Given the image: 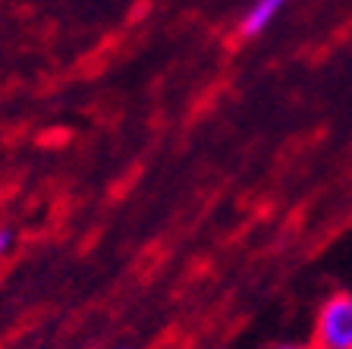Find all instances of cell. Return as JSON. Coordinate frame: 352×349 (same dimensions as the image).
<instances>
[{"label": "cell", "instance_id": "3957f363", "mask_svg": "<svg viewBox=\"0 0 352 349\" xmlns=\"http://www.w3.org/2000/svg\"><path fill=\"white\" fill-rule=\"evenodd\" d=\"M10 242H13V233H10L7 226H0V255L10 248Z\"/></svg>", "mask_w": 352, "mask_h": 349}, {"label": "cell", "instance_id": "277c9868", "mask_svg": "<svg viewBox=\"0 0 352 349\" xmlns=\"http://www.w3.org/2000/svg\"><path fill=\"white\" fill-rule=\"evenodd\" d=\"M271 349H302V346H293V343H280V346H271Z\"/></svg>", "mask_w": 352, "mask_h": 349}, {"label": "cell", "instance_id": "6da1fadb", "mask_svg": "<svg viewBox=\"0 0 352 349\" xmlns=\"http://www.w3.org/2000/svg\"><path fill=\"white\" fill-rule=\"evenodd\" d=\"M311 349H352V293H337L321 306Z\"/></svg>", "mask_w": 352, "mask_h": 349}, {"label": "cell", "instance_id": "7a4b0ae2", "mask_svg": "<svg viewBox=\"0 0 352 349\" xmlns=\"http://www.w3.org/2000/svg\"><path fill=\"white\" fill-rule=\"evenodd\" d=\"M286 3H289V0H255L249 7V13L242 16V25H239L242 38H258Z\"/></svg>", "mask_w": 352, "mask_h": 349}]
</instances>
